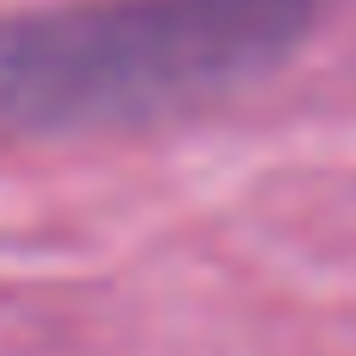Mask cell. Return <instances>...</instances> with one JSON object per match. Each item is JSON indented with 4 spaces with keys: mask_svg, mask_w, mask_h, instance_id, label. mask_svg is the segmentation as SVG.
Masks as SVG:
<instances>
[{
    "mask_svg": "<svg viewBox=\"0 0 356 356\" xmlns=\"http://www.w3.org/2000/svg\"><path fill=\"white\" fill-rule=\"evenodd\" d=\"M319 0H81L0 19V150L175 119L282 69Z\"/></svg>",
    "mask_w": 356,
    "mask_h": 356,
    "instance_id": "6da1fadb",
    "label": "cell"
}]
</instances>
